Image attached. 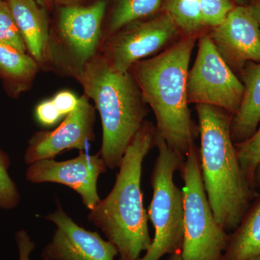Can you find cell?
I'll list each match as a JSON object with an SVG mask.
<instances>
[{"label":"cell","instance_id":"cell-1","mask_svg":"<svg viewBox=\"0 0 260 260\" xmlns=\"http://www.w3.org/2000/svg\"><path fill=\"white\" fill-rule=\"evenodd\" d=\"M197 40V35L185 36L157 55L135 63L129 70L155 115L157 134L183 160L194 145L186 83Z\"/></svg>","mask_w":260,"mask_h":260},{"label":"cell","instance_id":"cell-2","mask_svg":"<svg viewBox=\"0 0 260 260\" xmlns=\"http://www.w3.org/2000/svg\"><path fill=\"white\" fill-rule=\"evenodd\" d=\"M200 158L205 192L215 220L225 232L239 226L257 197L243 172L231 135L232 114L223 109L197 104Z\"/></svg>","mask_w":260,"mask_h":260},{"label":"cell","instance_id":"cell-3","mask_svg":"<svg viewBox=\"0 0 260 260\" xmlns=\"http://www.w3.org/2000/svg\"><path fill=\"white\" fill-rule=\"evenodd\" d=\"M155 146V126L145 121L124 157L112 191L90 210L88 220L104 232L119 252V260H138L152 243L143 205V160Z\"/></svg>","mask_w":260,"mask_h":260},{"label":"cell","instance_id":"cell-4","mask_svg":"<svg viewBox=\"0 0 260 260\" xmlns=\"http://www.w3.org/2000/svg\"><path fill=\"white\" fill-rule=\"evenodd\" d=\"M71 70L100 114L99 154L108 169L119 168L148 113L139 86L129 71H118L104 55L96 54L81 68Z\"/></svg>","mask_w":260,"mask_h":260},{"label":"cell","instance_id":"cell-5","mask_svg":"<svg viewBox=\"0 0 260 260\" xmlns=\"http://www.w3.org/2000/svg\"><path fill=\"white\" fill-rule=\"evenodd\" d=\"M155 146L158 154L150 176L153 198L148 213L154 237L145 256L138 260H160L166 254L181 252L184 240V196L174 177L184 160L172 151L156 131Z\"/></svg>","mask_w":260,"mask_h":260},{"label":"cell","instance_id":"cell-6","mask_svg":"<svg viewBox=\"0 0 260 260\" xmlns=\"http://www.w3.org/2000/svg\"><path fill=\"white\" fill-rule=\"evenodd\" d=\"M179 172L184 182L183 260H220L229 233L215 220L203 184L200 149L193 145Z\"/></svg>","mask_w":260,"mask_h":260},{"label":"cell","instance_id":"cell-7","mask_svg":"<svg viewBox=\"0 0 260 260\" xmlns=\"http://www.w3.org/2000/svg\"><path fill=\"white\" fill-rule=\"evenodd\" d=\"M198 54L186 83L189 104H206L235 114L242 102L244 85L219 54L210 36L201 35Z\"/></svg>","mask_w":260,"mask_h":260},{"label":"cell","instance_id":"cell-8","mask_svg":"<svg viewBox=\"0 0 260 260\" xmlns=\"http://www.w3.org/2000/svg\"><path fill=\"white\" fill-rule=\"evenodd\" d=\"M180 32L170 15L164 12L148 20L133 22L113 34L104 56L116 70L126 73L135 63L161 51Z\"/></svg>","mask_w":260,"mask_h":260},{"label":"cell","instance_id":"cell-9","mask_svg":"<svg viewBox=\"0 0 260 260\" xmlns=\"http://www.w3.org/2000/svg\"><path fill=\"white\" fill-rule=\"evenodd\" d=\"M107 169L99 153L88 155L80 151L76 158L64 161L45 159L32 162L25 177L34 184L52 182L68 186L78 193L85 206L91 210L102 200L98 192V180Z\"/></svg>","mask_w":260,"mask_h":260},{"label":"cell","instance_id":"cell-10","mask_svg":"<svg viewBox=\"0 0 260 260\" xmlns=\"http://www.w3.org/2000/svg\"><path fill=\"white\" fill-rule=\"evenodd\" d=\"M95 108L85 94L80 97L74 111L66 116L55 129L39 132L32 137L24 155L25 164L54 159L66 150L83 151L95 138Z\"/></svg>","mask_w":260,"mask_h":260},{"label":"cell","instance_id":"cell-11","mask_svg":"<svg viewBox=\"0 0 260 260\" xmlns=\"http://www.w3.org/2000/svg\"><path fill=\"white\" fill-rule=\"evenodd\" d=\"M56 225L51 242L42 251L44 260H114L119 255L112 242L97 232H90L75 223L63 210L59 202L56 209L45 216Z\"/></svg>","mask_w":260,"mask_h":260},{"label":"cell","instance_id":"cell-12","mask_svg":"<svg viewBox=\"0 0 260 260\" xmlns=\"http://www.w3.org/2000/svg\"><path fill=\"white\" fill-rule=\"evenodd\" d=\"M208 35L231 68L260 62V23L251 5L234 7Z\"/></svg>","mask_w":260,"mask_h":260},{"label":"cell","instance_id":"cell-13","mask_svg":"<svg viewBox=\"0 0 260 260\" xmlns=\"http://www.w3.org/2000/svg\"><path fill=\"white\" fill-rule=\"evenodd\" d=\"M107 7L106 0H98L87 6L67 5L59 10V37L75 61L74 69L96 55Z\"/></svg>","mask_w":260,"mask_h":260},{"label":"cell","instance_id":"cell-14","mask_svg":"<svg viewBox=\"0 0 260 260\" xmlns=\"http://www.w3.org/2000/svg\"><path fill=\"white\" fill-rule=\"evenodd\" d=\"M27 50L38 63L50 54L47 15L36 0H7Z\"/></svg>","mask_w":260,"mask_h":260},{"label":"cell","instance_id":"cell-15","mask_svg":"<svg viewBox=\"0 0 260 260\" xmlns=\"http://www.w3.org/2000/svg\"><path fill=\"white\" fill-rule=\"evenodd\" d=\"M242 83V102L231 120V135L235 145L249 139L260 123V62L245 65Z\"/></svg>","mask_w":260,"mask_h":260},{"label":"cell","instance_id":"cell-16","mask_svg":"<svg viewBox=\"0 0 260 260\" xmlns=\"http://www.w3.org/2000/svg\"><path fill=\"white\" fill-rule=\"evenodd\" d=\"M260 256V196L256 197L239 226L229 233L220 260H246Z\"/></svg>","mask_w":260,"mask_h":260},{"label":"cell","instance_id":"cell-17","mask_svg":"<svg viewBox=\"0 0 260 260\" xmlns=\"http://www.w3.org/2000/svg\"><path fill=\"white\" fill-rule=\"evenodd\" d=\"M38 70L39 63L31 56L0 42V73L5 78L27 86Z\"/></svg>","mask_w":260,"mask_h":260},{"label":"cell","instance_id":"cell-18","mask_svg":"<svg viewBox=\"0 0 260 260\" xmlns=\"http://www.w3.org/2000/svg\"><path fill=\"white\" fill-rule=\"evenodd\" d=\"M164 0H116L108 25L112 36L128 24L153 15Z\"/></svg>","mask_w":260,"mask_h":260},{"label":"cell","instance_id":"cell-19","mask_svg":"<svg viewBox=\"0 0 260 260\" xmlns=\"http://www.w3.org/2000/svg\"><path fill=\"white\" fill-rule=\"evenodd\" d=\"M164 12L185 36L197 35L205 28L199 0H165Z\"/></svg>","mask_w":260,"mask_h":260},{"label":"cell","instance_id":"cell-20","mask_svg":"<svg viewBox=\"0 0 260 260\" xmlns=\"http://www.w3.org/2000/svg\"><path fill=\"white\" fill-rule=\"evenodd\" d=\"M236 148L243 172L252 187L254 172L260 160V123L255 133L246 141L236 145Z\"/></svg>","mask_w":260,"mask_h":260},{"label":"cell","instance_id":"cell-21","mask_svg":"<svg viewBox=\"0 0 260 260\" xmlns=\"http://www.w3.org/2000/svg\"><path fill=\"white\" fill-rule=\"evenodd\" d=\"M10 159L0 150V209L13 210L18 206L20 195L9 174Z\"/></svg>","mask_w":260,"mask_h":260},{"label":"cell","instance_id":"cell-22","mask_svg":"<svg viewBox=\"0 0 260 260\" xmlns=\"http://www.w3.org/2000/svg\"><path fill=\"white\" fill-rule=\"evenodd\" d=\"M0 42L26 52L25 43L7 0H0Z\"/></svg>","mask_w":260,"mask_h":260},{"label":"cell","instance_id":"cell-23","mask_svg":"<svg viewBox=\"0 0 260 260\" xmlns=\"http://www.w3.org/2000/svg\"><path fill=\"white\" fill-rule=\"evenodd\" d=\"M202 18L205 26L216 27L234 8L232 0H199Z\"/></svg>","mask_w":260,"mask_h":260},{"label":"cell","instance_id":"cell-24","mask_svg":"<svg viewBox=\"0 0 260 260\" xmlns=\"http://www.w3.org/2000/svg\"><path fill=\"white\" fill-rule=\"evenodd\" d=\"M35 115L38 121L45 126L54 125L62 117L52 99L44 101L38 104L35 109Z\"/></svg>","mask_w":260,"mask_h":260},{"label":"cell","instance_id":"cell-25","mask_svg":"<svg viewBox=\"0 0 260 260\" xmlns=\"http://www.w3.org/2000/svg\"><path fill=\"white\" fill-rule=\"evenodd\" d=\"M52 101L61 115L64 116L75 110L78 106L79 99L73 92L62 90L56 93L53 97Z\"/></svg>","mask_w":260,"mask_h":260},{"label":"cell","instance_id":"cell-26","mask_svg":"<svg viewBox=\"0 0 260 260\" xmlns=\"http://www.w3.org/2000/svg\"><path fill=\"white\" fill-rule=\"evenodd\" d=\"M15 241L19 251L18 260H30V256L35 249V243L25 230H20L15 234Z\"/></svg>","mask_w":260,"mask_h":260},{"label":"cell","instance_id":"cell-27","mask_svg":"<svg viewBox=\"0 0 260 260\" xmlns=\"http://www.w3.org/2000/svg\"><path fill=\"white\" fill-rule=\"evenodd\" d=\"M259 186H260V160L256 168L252 181L253 189H255L256 188L259 187Z\"/></svg>","mask_w":260,"mask_h":260},{"label":"cell","instance_id":"cell-28","mask_svg":"<svg viewBox=\"0 0 260 260\" xmlns=\"http://www.w3.org/2000/svg\"><path fill=\"white\" fill-rule=\"evenodd\" d=\"M250 5H251L253 9H254V13H255L260 23V0H256L255 3Z\"/></svg>","mask_w":260,"mask_h":260},{"label":"cell","instance_id":"cell-29","mask_svg":"<svg viewBox=\"0 0 260 260\" xmlns=\"http://www.w3.org/2000/svg\"><path fill=\"white\" fill-rule=\"evenodd\" d=\"M168 260H183L181 257V252L174 253V254H171Z\"/></svg>","mask_w":260,"mask_h":260},{"label":"cell","instance_id":"cell-30","mask_svg":"<svg viewBox=\"0 0 260 260\" xmlns=\"http://www.w3.org/2000/svg\"><path fill=\"white\" fill-rule=\"evenodd\" d=\"M36 1H37L38 4L43 8V7H45L46 5H49L52 0H36Z\"/></svg>","mask_w":260,"mask_h":260},{"label":"cell","instance_id":"cell-31","mask_svg":"<svg viewBox=\"0 0 260 260\" xmlns=\"http://www.w3.org/2000/svg\"><path fill=\"white\" fill-rule=\"evenodd\" d=\"M59 3H63V4H68V3H71V2L75 1V0H56Z\"/></svg>","mask_w":260,"mask_h":260},{"label":"cell","instance_id":"cell-32","mask_svg":"<svg viewBox=\"0 0 260 260\" xmlns=\"http://www.w3.org/2000/svg\"><path fill=\"white\" fill-rule=\"evenodd\" d=\"M246 260H260V256H254V257L249 258Z\"/></svg>","mask_w":260,"mask_h":260},{"label":"cell","instance_id":"cell-33","mask_svg":"<svg viewBox=\"0 0 260 260\" xmlns=\"http://www.w3.org/2000/svg\"><path fill=\"white\" fill-rule=\"evenodd\" d=\"M242 1H251L254 2V3H255L256 0H242Z\"/></svg>","mask_w":260,"mask_h":260}]
</instances>
